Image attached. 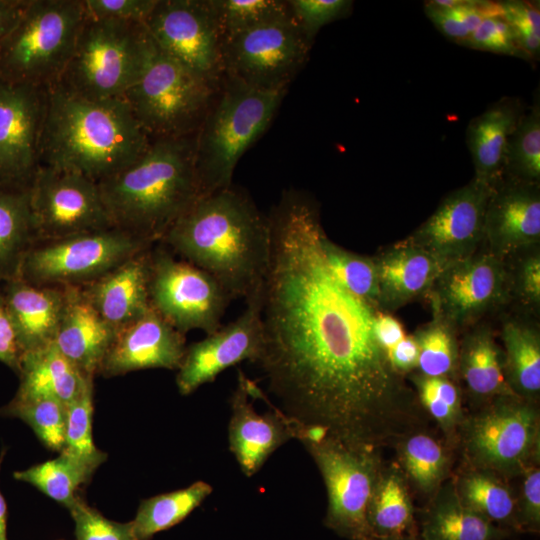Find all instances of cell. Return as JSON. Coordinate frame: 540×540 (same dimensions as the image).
<instances>
[{
    "label": "cell",
    "instance_id": "6da1fadb",
    "mask_svg": "<svg viewBox=\"0 0 540 540\" xmlns=\"http://www.w3.org/2000/svg\"><path fill=\"white\" fill-rule=\"evenodd\" d=\"M268 219L256 364L278 409L300 430L374 449L424 428L415 393L375 337L377 310L350 293L326 261L317 204L287 190Z\"/></svg>",
    "mask_w": 540,
    "mask_h": 540
},
{
    "label": "cell",
    "instance_id": "7a4b0ae2",
    "mask_svg": "<svg viewBox=\"0 0 540 540\" xmlns=\"http://www.w3.org/2000/svg\"><path fill=\"white\" fill-rule=\"evenodd\" d=\"M270 223L246 192L232 185L201 195L161 243L213 276L232 299L260 291L270 255Z\"/></svg>",
    "mask_w": 540,
    "mask_h": 540
},
{
    "label": "cell",
    "instance_id": "3957f363",
    "mask_svg": "<svg viewBox=\"0 0 540 540\" xmlns=\"http://www.w3.org/2000/svg\"><path fill=\"white\" fill-rule=\"evenodd\" d=\"M151 141L124 99L92 101L48 88L39 166L99 182L135 162Z\"/></svg>",
    "mask_w": 540,
    "mask_h": 540
},
{
    "label": "cell",
    "instance_id": "277c9868",
    "mask_svg": "<svg viewBox=\"0 0 540 540\" xmlns=\"http://www.w3.org/2000/svg\"><path fill=\"white\" fill-rule=\"evenodd\" d=\"M98 186L114 227L161 242L201 196L195 134L152 140L140 158Z\"/></svg>",
    "mask_w": 540,
    "mask_h": 540
},
{
    "label": "cell",
    "instance_id": "5b68a950",
    "mask_svg": "<svg viewBox=\"0 0 540 540\" xmlns=\"http://www.w3.org/2000/svg\"><path fill=\"white\" fill-rule=\"evenodd\" d=\"M286 93L261 91L224 78L195 134V167L201 195L232 185L239 160L270 127Z\"/></svg>",
    "mask_w": 540,
    "mask_h": 540
},
{
    "label": "cell",
    "instance_id": "8992f818",
    "mask_svg": "<svg viewBox=\"0 0 540 540\" xmlns=\"http://www.w3.org/2000/svg\"><path fill=\"white\" fill-rule=\"evenodd\" d=\"M152 48L144 23L85 15L71 57L54 86L92 101L123 99Z\"/></svg>",
    "mask_w": 540,
    "mask_h": 540
},
{
    "label": "cell",
    "instance_id": "52a82bcc",
    "mask_svg": "<svg viewBox=\"0 0 540 540\" xmlns=\"http://www.w3.org/2000/svg\"><path fill=\"white\" fill-rule=\"evenodd\" d=\"M84 17L82 0H28L0 43V79L43 88L56 85Z\"/></svg>",
    "mask_w": 540,
    "mask_h": 540
},
{
    "label": "cell",
    "instance_id": "ba28073f",
    "mask_svg": "<svg viewBox=\"0 0 540 540\" xmlns=\"http://www.w3.org/2000/svg\"><path fill=\"white\" fill-rule=\"evenodd\" d=\"M459 444L464 464L515 478L539 464L540 412L537 402L500 396L464 415Z\"/></svg>",
    "mask_w": 540,
    "mask_h": 540
},
{
    "label": "cell",
    "instance_id": "9c48e42d",
    "mask_svg": "<svg viewBox=\"0 0 540 540\" xmlns=\"http://www.w3.org/2000/svg\"><path fill=\"white\" fill-rule=\"evenodd\" d=\"M220 89L153 48L123 99L151 140L196 134Z\"/></svg>",
    "mask_w": 540,
    "mask_h": 540
},
{
    "label": "cell",
    "instance_id": "30bf717a",
    "mask_svg": "<svg viewBox=\"0 0 540 540\" xmlns=\"http://www.w3.org/2000/svg\"><path fill=\"white\" fill-rule=\"evenodd\" d=\"M153 246L117 227L38 240L25 254L18 277L34 285L82 287Z\"/></svg>",
    "mask_w": 540,
    "mask_h": 540
},
{
    "label": "cell",
    "instance_id": "8fae6325",
    "mask_svg": "<svg viewBox=\"0 0 540 540\" xmlns=\"http://www.w3.org/2000/svg\"><path fill=\"white\" fill-rule=\"evenodd\" d=\"M301 443L317 465L326 487V527L349 540L372 537L368 513L384 465L379 449L350 445L327 436Z\"/></svg>",
    "mask_w": 540,
    "mask_h": 540
},
{
    "label": "cell",
    "instance_id": "7c38bea8",
    "mask_svg": "<svg viewBox=\"0 0 540 540\" xmlns=\"http://www.w3.org/2000/svg\"><path fill=\"white\" fill-rule=\"evenodd\" d=\"M312 43L292 16L222 39L224 78L261 91H287Z\"/></svg>",
    "mask_w": 540,
    "mask_h": 540
},
{
    "label": "cell",
    "instance_id": "4fadbf2b",
    "mask_svg": "<svg viewBox=\"0 0 540 540\" xmlns=\"http://www.w3.org/2000/svg\"><path fill=\"white\" fill-rule=\"evenodd\" d=\"M149 297L151 308L184 335L215 332L233 300L209 273L162 247L151 251Z\"/></svg>",
    "mask_w": 540,
    "mask_h": 540
},
{
    "label": "cell",
    "instance_id": "5bb4252c",
    "mask_svg": "<svg viewBox=\"0 0 540 540\" xmlns=\"http://www.w3.org/2000/svg\"><path fill=\"white\" fill-rule=\"evenodd\" d=\"M144 25L161 52L221 88L222 35L209 0H157Z\"/></svg>",
    "mask_w": 540,
    "mask_h": 540
},
{
    "label": "cell",
    "instance_id": "9a60e30c",
    "mask_svg": "<svg viewBox=\"0 0 540 540\" xmlns=\"http://www.w3.org/2000/svg\"><path fill=\"white\" fill-rule=\"evenodd\" d=\"M28 192L36 241L114 227L98 182L84 175L39 166Z\"/></svg>",
    "mask_w": 540,
    "mask_h": 540
},
{
    "label": "cell",
    "instance_id": "2e32d148",
    "mask_svg": "<svg viewBox=\"0 0 540 540\" xmlns=\"http://www.w3.org/2000/svg\"><path fill=\"white\" fill-rule=\"evenodd\" d=\"M434 319L457 330L509 298L505 261L487 250L445 267L426 293Z\"/></svg>",
    "mask_w": 540,
    "mask_h": 540
},
{
    "label": "cell",
    "instance_id": "e0dca14e",
    "mask_svg": "<svg viewBox=\"0 0 540 540\" xmlns=\"http://www.w3.org/2000/svg\"><path fill=\"white\" fill-rule=\"evenodd\" d=\"M47 91L0 79V188L28 189L39 168Z\"/></svg>",
    "mask_w": 540,
    "mask_h": 540
},
{
    "label": "cell",
    "instance_id": "ac0fdd59",
    "mask_svg": "<svg viewBox=\"0 0 540 540\" xmlns=\"http://www.w3.org/2000/svg\"><path fill=\"white\" fill-rule=\"evenodd\" d=\"M491 187L472 178L450 192L408 237L444 267L466 259L484 243V219Z\"/></svg>",
    "mask_w": 540,
    "mask_h": 540
},
{
    "label": "cell",
    "instance_id": "d6986e66",
    "mask_svg": "<svg viewBox=\"0 0 540 540\" xmlns=\"http://www.w3.org/2000/svg\"><path fill=\"white\" fill-rule=\"evenodd\" d=\"M260 294L261 289L246 299L245 310L235 320L186 347L176 376L181 395L192 394L238 363H256L263 344Z\"/></svg>",
    "mask_w": 540,
    "mask_h": 540
},
{
    "label": "cell",
    "instance_id": "ffe728a7",
    "mask_svg": "<svg viewBox=\"0 0 540 540\" xmlns=\"http://www.w3.org/2000/svg\"><path fill=\"white\" fill-rule=\"evenodd\" d=\"M539 242L540 182L503 175L492 187L486 206V250L504 260Z\"/></svg>",
    "mask_w": 540,
    "mask_h": 540
},
{
    "label": "cell",
    "instance_id": "44dd1931",
    "mask_svg": "<svg viewBox=\"0 0 540 540\" xmlns=\"http://www.w3.org/2000/svg\"><path fill=\"white\" fill-rule=\"evenodd\" d=\"M248 378L239 371L231 397L228 426L229 449L247 477L255 475L283 444L296 439L297 424L270 402V411L259 413L250 401Z\"/></svg>",
    "mask_w": 540,
    "mask_h": 540
},
{
    "label": "cell",
    "instance_id": "7402d4cb",
    "mask_svg": "<svg viewBox=\"0 0 540 540\" xmlns=\"http://www.w3.org/2000/svg\"><path fill=\"white\" fill-rule=\"evenodd\" d=\"M186 347L185 335L151 308L116 333L98 375L114 377L153 368L178 370Z\"/></svg>",
    "mask_w": 540,
    "mask_h": 540
},
{
    "label": "cell",
    "instance_id": "603a6c76",
    "mask_svg": "<svg viewBox=\"0 0 540 540\" xmlns=\"http://www.w3.org/2000/svg\"><path fill=\"white\" fill-rule=\"evenodd\" d=\"M152 248L130 257L81 287L93 308L116 333L151 309L149 281Z\"/></svg>",
    "mask_w": 540,
    "mask_h": 540
},
{
    "label": "cell",
    "instance_id": "cb8c5ba5",
    "mask_svg": "<svg viewBox=\"0 0 540 540\" xmlns=\"http://www.w3.org/2000/svg\"><path fill=\"white\" fill-rule=\"evenodd\" d=\"M0 286L22 354L53 344L65 304V287L34 285L20 277Z\"/></svg>",
    "mask_w": 540,
    "mask_h": 540
},
{
    "label": "cell",
    "instance_id": "d4e9b609",
    "mask_svg": "<svg viewBox=\"0 0 540 540\" xmlns=\"http://www.w3.org/2000/svg\"><path fill=\"white\" fill-rule=\"evenodd\" d=\"M115 336V330L93 308L81 287H65L54 344L83 376L98 375Z\"/></svg>",
    "mask_w": 540,
    "mask_h": 540
},
{
    "label": "cell",
    "instance_id": "484cf974",
    "mask_svg": "<svg viewBox=\"0 0 540 540\" xmlns=\"http://www.w3.org/2000/svg\"><path fill=\"white\" fill-rule=\"evenodd\" d=\"M374 258L378 271L381 311L397 309L426 295L445 268L431 254L405 239Z\"/></svg>",
    "mask_w": 540,
    "mask_h": 540
},
{
    "label": "cell",
    "instance_id": "4316f807",
    "mask_svg": "<svg viewBox=\"0 0 540 540\" xmlns=\"http://www.w3.org/2000/svg\"><path fill=\"white\" fill-rule=\"evenodd\" d=\"M524 111L520 99L504 97L469 122L466 143L475 180L492 188L503 176L506 143Z\"/></svg>",
    "mask_w": 540,
    "mask_h": 540
},
{
    "label": "cell",
    "instance_id": "83f0119b",
    "mask_svg": "<svg viewBox=\"0 0 540 540\" xmlns=\"http://www.w3.org/2000/svg\"><path fill=\"white\" fill-rule=\"evenodd\" d=\"M512 534L466 506L446 481L421 513L419 540H505Z\"/></svg>",
    "mask_w": 540,
    "mask_h": 540
},
{
    "label": "cell",
    "instance_id": "f1b7e54d",
    "mask_svg": "<svg viewBox=\"0 0 540 540\" xmlns=\"http://www.w3.org/2000/svg\"><path fill=\"white\" fill-rule=\"evenodd\" d=\"M458 378L478 406L515 395L506 381L503 352L489 327L474 328L459 343Z\"/></svg>",
    "mask_w": 540,
    "mask_h": 540
},
{
    "label": "cell",
    "instance_id": "f546056e",
    "mask_svg": "<svg viewBox=\"0 0 540 540\" xmlns=\"http://www.w3.org/2000/svg\"><path fill=\"white\" fill-rule=\"evenodd\" d=\"M17 373L20 383L15 398L49 397L66 405L94 379L83 376L54 343L22 354Z\"/></svg>",
    "mask_w": 540,
    "mask_h": 540
},
{
    "label": "cell",
    "instance_id": "4dcf8cb0",
    "mask_svg": "<svg viewBox=\"0 0 540 540\" xmlns=\"http://www.w3.org/2000/svg\"><path fill=\"white\" fill-rule=\"evenodd\" d=\"M394 446L397 467L410 489L431 499L449 476V449L424 428L404 435Z\"/></svg>",
    "mask_w": 540,
    "mask_h": 540
},
{
    "label": "cell",
    "instance_id": "1f68e13d",
    "mask_svg": "<svg viewBox=\"0 0 540 540\" xmlns=\"http://www.w3.org/2000/svg\"><path fill=\"white\" fill-rule=\"evenodd\" d=\"M372 537L418 536L410 487L397 465L380 472L368 513Z\"/></svg>",
    "mask_w": 540,
    "mask_h": 540
},
{
    "label": "cell",
    "instance_id": "d6a6232c",
    "mask_svg": "<svg viewBox=\"0 0 540 540\" xmlns=\"http://www.w3.org/2000/svg\"><path fill=\"white\" fill-rule=\"evenodd\" d=\"M452 480L459 499L466 506L503 529L519 532L516 492L507 479L464 464Z\"/></svg>",
    "mask_w": 540,
    "mask_h": 540
},
{
    "label": "cell",
    "instance_id": "836d02e7",
    "mask_svg": "<svg viewBox=\"0 0 540 540\" xmlns=\"http://www.w3.org/2000/svg\"><path fill=\"white\" fill-rule=\"evenodd\" d=\"M503 366L512 392L537 402L540 395V334L536 327L507 319L501 330Z\"/></svg>",
    "mask_w": 540,
    "mask_h": 540
},
{
    "label": "cell",
    "instance_id": "e575fe53",
    "mask_svg": "<svg viewBox=\"0 0 540 540\" xmlns=\"http://www.w3.org/2000/svg\"><path fill=\"white\" fill-rule=\"evenodd\" d=\"M36 240L28 189L0 188V284L18 277L23 258Z\"/></svg>",
    "mask_w": 540,
    "mask_h": 540
},
{
    "label": "cell",
    "instance_id": "d590c367",
    "mask_svg": "<svg viewBox=\"0 0 540 540\" xmlns=\"http://www.w3.org/2000/svg\"><path fill=\"white\" fill-rule=\"evenodd\" d=\"M212 491L207 482L196 481L185 488L142 500L131 521L135 535L139 540H151L156 533L183 521Z\"/></svg>",
    "mask_w": 540,
    "mask_h": 540
},
{
    "label": "cell",
    "instance_id": "8d00e7d4",
    "mask_svg": "<svg viewBox=\"0 0 540 540\" xmlns=\"http://www.w3.org/2000/svg\"><path fill=\"white\" fill-rule=\"evenodd\" d=\"M93 474L87 467L60 452L56 458L16 471L13 476L16 480L31 484L68 509L79 496V487L89 482Z\"/></svg>",
    "mask_w": 540,
    "mask_h": 540
},
{
    "label": "cell",
    "instance_id": "74e56055",
    "mask_svg": "<svg viewBox=\"0 0 540 540\" xmlns=\"http://www.w3.org/2000/svg\"><path fill=\"white\" fill-rule=\"evenodd\" d=\"M503 175L527 182H540V98L535 94L509 136L504 156Z\"/></svg>",
    "mask_w": 540,
    "mask_h": 540
},
{
    "label": "cell",
    "instance_id": "f35d334b",
    "mask_svg": "<svg viewBox=\"0 0 540 540\" xmlns=\"http://www.w3.org/2000/svg\"><path fill=\"white\" fill-rule=\"evenodd\" d=\"M408 375L421 409L438 424L448 443H457L458 430L465 414L461 392L455 381L424 376L415 371Z\"/></svg>",
    "mask_w": 540,
    "mask_h": 540
},
{
    "label": "cell",
    "instance_id": "ab89813d",
    "mask_svg": "<svg viewBox=\"0 0 540 540\" xmlns=\"http://www.w3.org/2000/svg\"><path fill=\"white\" fill-rule=\"evenodd\" d=\"M326 261L341 284L354 296L381 311L377 265L374 256H365L346 250L322 238Z\"/></svg>",
    "mask_w": 540,
    "mask_h": 540
},
{
    "label": "cell",
    "instance_id": "60d3db41",
    "mask_svg": "<svg viewBox=\"0 0 540 540\" xmlns=\"http://www.w3.org/2000/svg\"><path fill=\"white\" fill-rule=\"evenodd\" d=\"M0 416L24 421L49 450L60 453L64 448L67 405L63 402L49 397H14L0 408Z\"/></svg>",
    "mask_w": 540,
    "mask_h": 540
},
{
    "label": "cell",
    "instance_id": "b9f144b4",
    "mask_svg": "<svg viewBox=\"0 0 540 540\" xmlns=\"http://www.w3.org/2000/svg\"><path fill=\"white\" fill-rule=\"evenodd\" d=\"M93 409V379H89L81 393L67 404L65 444L61 453L95 472L106 461L108 454L94 443Z\"/></svg>",
    "mask_w": 540,
    "mask_h": 540
},
{
    "label": "cell",
    "instance_id": "7bdbcfd3",
    "mask_svg": "<svg viewBox=\"0 0 540 540\" xmlns=\"http://www.w3.org/2000/svg\"><path fill=\"white\" fill-rule=\"evenodd\" d=\"M419 349L415 372L429 377L458 378L459 342L456 330L433 319L413 335Z\"/></svg>",
    "mask_w": 540,
    "mask_h": 540
},
{
    "label": "cell",
    "instance_id": "ee69618b",
    "mask_svg": "<svg viewBox=\"0 0 540 540\" xmlns=\"http://www.w3.org/2000/svg\"><path fill=\"white\" fill-rule=\"evenodd\" d=\"M222 39L251 28L292 16L283 0H209Z\"/></svg>",
    "mask_w": 540,
    "mask_h": 540
},
{
    "label": "cell",
    "instance_id": "f6af8a7d",
    "mask_svg": "<svg viewBox=\"0 0 540 540\" xmlns=\"http://www.w3.org/2000/svg\"><path fill=\"white\" fill-rule=\"evenodd\" d=\"M427 17L446 37L460 44L466 40L486 17L500 14L499 2L459 0L448 8L424 4Z\"/></svg>",
    "mask_w": 540,
    "mask_h": 540
},
{
    "label": "cell",
    "instance_id": "bcb514c9",
    "mask_svg": "<svg viewBox=\"0 0 540 540\" xmlns=\"http://www.w3.org/2000/svg\"><path fill=\"white\" fill-rule=\"evenodd\" d=\"M515 262L506 264L509 297L512 295L528 309L540 307V252L531 246L513 255Z\"/></svg>",
    "mask_w": 540,
    "mask_h": 540
},
{
    "label": "cell",
    "instance_id": "7dc6e473",
    "mask_svg": "<svg viewBox=\"0 0 540 540\" xmlns=\"http://www.w3.org/2000/svg\"><path fill=\"white\" fill-rule=\"evenodd\" d=\"M75 525V540H139L131 521L122 523L104 517L78 496L68 508Z\"/></svg>",
    "mask_w": 540,
    "mask_h": 540
},
{
    "label": "cell",
    "instance_id": "c3c4849f",
    "mask_svg": "<svg viewBox=\"0 0 540 540\" xmlns=\"http://www.w3.org/2000/svg\"><path fill=\"white\" fill-rule=\"evenodd\" d=\"M500 15L514 31L517 44L528 61L538 60L540 54L539 2L509 0L499 2Z\"/></svg>",
    "mask_w": 540,
    "mask_h": 540
},
{
    "label": "cell",
    "instance_id": "681fc988",
    "mask_svg": "<svg viewBox=\"0 0 540 540\" xmlns=\"http://www.w3.org/2000/svg\"><path fill=\"white\" fill-rule=\"evenodd\" d=\"M293 19L313 43L319 30L351 13L350 0H288Z\"/></svg>",
    "mask_w": 540,
    "mask_h": 540
},
{
    "label": "cell",
    "instance_id": "f907efd6",
    "mask_svg": "<svg viewBox=\"0 0 540 540\" xmlns=\"http://www.w3.org/2000/svg\"><path fill=\"white\" fill-rule=\"evenodd\" d=\"M460 45L528 60L517 44L513 29L500 14L483 19Z\"/></svg>",
    "mask_w": 540,
    "mask_h": 540
},
{
    "label": "cell",
    "instance_id": "816d5d0a",
    "mask_svg": "<svg viewBox=\"0 0 540 540\" xmlns=\"http://www.w3.org/2000/svg\"><path fill=\"white\" fill-rule=\"evenodd\" d=\"M520 491L516 493L519 532L540 530V467L526 469L521 475Z\"/></svg>",
    "mask_w": 540,
    "mask_h": 540
},
{
    "label": "cell",
    "instance_id": "f5cc1de1",
    "mask_svg": "<svg viewBox=\"0 0 540 540\" xmlns=\"http://www.w3.org/2000/svg\"><path fill=\"white\" fill-rule=\"evenodd\" d=\"M86 16L144 23L157 0H82Z\"/></svg>",
    "mask_w": 540,
    "mask_h": 540
},
{
    "label": "cell",
    "instance_id": "db71d44e",
    "mask_svg": "<svg viewBox=\"0 0 540 540\" xmlns=\"http://www.w3.org/2000/svg\"><path fill=\"white\" fill-rule=\"evenodd\" d=\"M21 357L22 352L0 286V362L17 373Z\"/></svg>",
    "mask_w": 540,
    "mask_h": 540
},
{
    "label": "cell",
    "instance_id": "11a10c76",
    "mask_svg": "<svg viewBox=\"0 0 540 540\" xmlns=\"http://www.w3.org/2000/svg\"><path fill=\"white\" fill-rule=\"evenodd\" d=\"M388 361L395 372L404 376L417 368L419 349L414 336L406 335L387 354Z\"/></svg>",
    "mask_w": 540,
    "mask_h": 540
},
{
    "label": "cell",
    "instance_id": "9f6ffc18",
    "mask_svg": "<svg viewBox=\"0 0 540 540\" xmlns=\"http://www.w3.org/2000/svg\"><path fill=\"white\" fill-rule=\"evenodd\" d=\"M373 329L379 345L386 354L406 336L400 321L380 310L375 312Z\"/></svg>",
    "mask_w": 540,
    "mask_h": 540
},
{
    "label": "cell",
    "instance_id": "6f0895ef",
    "mask_svg": "<svg viewBox=\"0 0 540 540\" xmlns=\"http://www.w3.org/2000/svg\"><path fill=\"white\" fill-rule=\"evenodd\" d=\"M28 0H0V43L20 18Z\"/></svg>",
    "mask_w": 540,
    "mask_h": 540
},
{
    "label": "cell",
    "instance_id": "680465c9",
    "mask_svg": "<svg viewBox=\"0 0 540 540\" xmlns=\"http://www.w3.org/2000/svg\"><path fill=\"white\" fill-rule=\"evenodd\" d=\"M5 450L0 454V469L4 458ZM6 521H7V506L5 499L0 491V540H7L6 533Z\"/></svg>",
    "mask_w": 540,
    "mask_h": 540
},
{
    "label": "cell",
    "instance_id": "91938a15",
    "mask_svg": "<svg viewBox=\"0 0 540 540\" xmlns=\"http://www.w3.org/2000/svg\"><path fill=\"white\" fill-rule=\"evenodd\" d=\"M366 540H419V539H418V536H404V537H395V538L370 537Z\"/></svg>",
    "mask_w": 540,
    "mask_h": 540
}]
</instances>
